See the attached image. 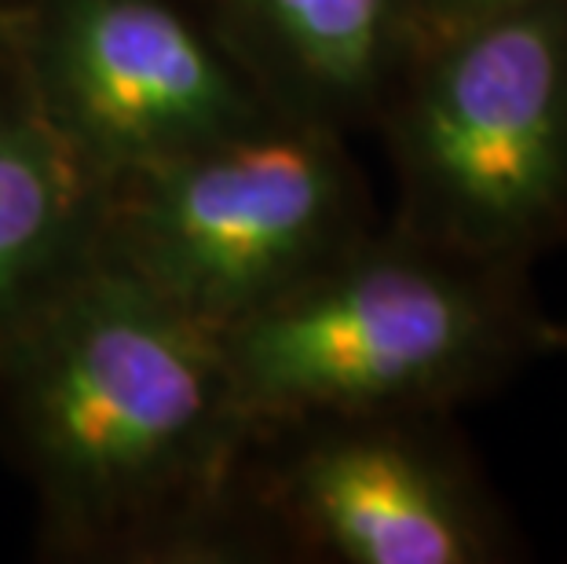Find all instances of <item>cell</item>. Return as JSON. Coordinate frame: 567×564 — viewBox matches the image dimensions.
Segmentation results:
<instances>
[{
    "mask_svg": "<svg viewBox=\"0 0 567 564\" xmlns=\"http://www.w3.org/2000/svg\"><path fill=\"white\" fill-rule=\"evenodd\" d=\"M0 370L22 459L78 532L165 506L246 422L220 334L95 246L0 334Z\"/></svg>",
    "mask_w": 567,
    "mask_h": 564,
    "instance_id": "6da1fadb",
    "label": "cell"
},
{
    "mask_svg": "<svg viewBox=\"0 0 567 564\" xmlns=\"http://www.w3.org/2000/svg\"><path fill=\"white\" fill-rule=\"evenodd\" d=\"M516 345L502 268L403 235L348 246L220 330L246 422L395 414L494 375Z\"/></svg>",
    "mask_w": 567,
    "mask_h": 564,
    "instance_id": "7a4b0ae2",
    "label": "cell"
},
{
    "mask_svg": "<svg viewBox=\"0 0 567 564\" xmlns=\"http://www.w3.org/2000/svg\"><path fill=\"white\" fill-rule=\"evenodd\" d=\"M355 209L330 122L271 111L106 184L95 249L220 334L355 246Z\"/></svg>",
    "mask_w": 567,
    "mask_h": 564,
    "instance_id": "3957f363",
    "label": "cell"
},
{
    "mask_svg": "<svg viewBox=\"0 0 567 564\" xmlns=\"http://www.w3.org/2000/svg\"><path fill=\"white\" fill-rule=\"evenodd\" d=\"M395 106L406 235L505 268L567 227V0L417 44Z\"/></svg>",
    "mask_w": 567,
    "mask_h": 564,
    "instance_id": "277c9868",
    "label": "cell"
},
{
    "mask_svg": "<svg viewBox=\"0 0 567 564\" xmlns=\"http://www.w3.org/2000/svg\"><path fill=\"white\" fill-rule=\"evenodd\" d=\"M27 52L30 95L103 184L271 114L173 0H44Z\"/></svg>",
    "mask_w": 567,
    "mask_h": 564,
    "instance_id": "5b68a950",
    "label": "cell"
},
{
    "mask_svg": "<svg viewBox=\"0 0 567 564\" xmlns=\"http://www.w3.org/2000/svg\"><path fill=\"white\" fill-rule=\"evenodd\" d=\"M286 499L311 543L348 564H476L494 550L468 480L392 414L319 418Z\"/></svg>",
    "mask_w": 567,
    "mask_h": 564,
    "instance_id": "8992f818",
    "label": "cell"
},
{
    "mask_svg": "<svg viewBox=\"0 0 567 564\" xmlns=\"http://www.w3.org/2000/svg\"><path fill=\"white\" fill-rule=\"evenodd\" d=\"M106 184L38 100H0V334L95 246Z\"/></svg>",
    "mask_w": 567,
    "mask_h": 564,
    "instance_id": "52a82bcc",
    "label": "cell"
},
{
    "mask_svg": "<svg viewBox=\"0 0 567 564\" xmlns=\"http://www.w3.org/2000/svg\"><path fill=\"white\" fill-rule=\"evenodd\" d=\"M231 8L300 114L322 122L370 106L421 44V0H231Z\"/></svg>",
    "mask_w": 567,
    "mask_h": 564,
    "instance_id": "ba28073f",
    "label": "cell"
},
{
    "mask_svg": "<svg viewBox=\"0 0 567 564\" xmlns=\"http://www.w3.org/2000/svg\"><path fill=\"white\" fill-rule=\"evenodd\" d=\"M516 4H527V0H421V41L468 27L476 19L498 16V11H509Z\"/></svg>",
    "mask_w": 567,
    "mask_h": 564,
    "instance_id": "9c48e42d",
    "label": "cell"
},
{
    "mask_svg": "<svg viewBox=\"0 0 567 564\" xmlns=\"http://www.w3.org/2000/svg\"><path fill=\"white\" fill-rule=\"evenodd\" d=\"M19 33H22V19H16V16H11V11L0 8V55L16 48Z\"/></svg>",
    "mask_w": 567,
    "mask_h": 564,
    "instance_id": "30bf717a",
    "label": "cell"
}]
</instances>
